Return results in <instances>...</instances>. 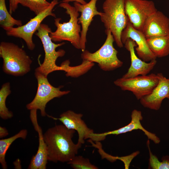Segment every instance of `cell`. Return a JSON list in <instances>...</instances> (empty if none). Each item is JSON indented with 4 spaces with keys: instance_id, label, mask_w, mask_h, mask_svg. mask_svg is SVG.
I'll return each mask as SVG.
<instances>
[{
    "instance_id": "1",
    "label": "cell",
    "mask_w": 169,
    "mask_h": 169,
    "mask_svg": "<svg viewBox=\"0 0 169 169\" xmlns=\"http://www.w3.org/2000/svg\"><path fill=\"white\" fill-rule=\"evenodd\" d=\"M75 131L64 125H56L44 134L48 151V161L57 163L68 162L77 155L81 147L72 141Z\"/></svg>"
},
{
    "instance_id": "2",
    "label": "cell",
    "mask_w": 169,
    "mask_h": 169,
    "mask_svg": "<svg viewBox=\"0 0 169 169\" xmlns=\"http://www.w3.org/2000/svg\"><path fill=\"white\" fill-rule=\"evenodd\" d=\"M103 9L100 16L105 30H110L116 45L123 47L121 34L129 21L125 11L124 0H105Z\"/></svg>"
},
{
    "instance_id": "3",
    "label": "cell",
    "mask_w": 169,
    "mask_h": 169,
    "mask_svg": "<svg viewBox=\"0 0 169 169\" xmlns=\"http://www.w3.org/2000/svg\"><path fill=\"white\" fill-rule=\"evenodd\" d=\"M0 56L3 59V70L7 74L22 76L31 70L32 60L24 50L13 43L1 42Z\"/></svg>"
},
{
    "instance_id": "4",
    "label": "cell",
    "mask_w": 169,
    "mask_h": 169,
    "mask_svg": "<svg viewBox=\"0 0 169 169\" xmlns=\"http://www.w3.org/2000/svg\"><path fill=\"white\" fill-rule=\"evenodd\" d=\"M59 6L66 10L65 13L70 17L69 21L61 23V18L54 19V23L57 27L54 32L49 34L52 40L54 42L67 41L70 42L76 49H81V26L78 23L79 13L76 8L68 3L62 2Z\"/></svg>"
},
{
    "instance_id": "5",
    "label": "cell",
    "mask_w": 169,
    "mask_h": 169,
    "mask_svg": "<svg viewBox=\"0 0 169 169\" xmlns=\"http://www.w3.org/2000/svg\"><path fill=\"white\" fill-rule=\"evenodd\" d=\"M35 34L40 39L44 47L45 56L43 63L35 70L47 77L50 73L56 71L62 70L61 66H58L56 62L59 57H63L65 51L63 49L56 51V49L65 43L56 44L53 42L49 34L52 31L47 24L41 23L38 28Z\"/></svg>"
},
{
    "instance_id": "6",
    "label": "cell",
    "mask_w": 169,
    "mask_h": 169,
    "mask_svg": "<svg viewBox=\"0 0 169 169\" xmlns=\"http://www.w3.org/2000/svg\"><path fill=\"white\" fill-rule=\"evenodd\" d=\"M105 32L107 37L101 48L94 53L85 50L82 52L81 57L83 60L97 63L103 70L110 71L121 67L123 63L117 57L118 51L113 46L115 41L111 31L105 30Z\"/></svg>"
},
{
    "instance_id": "7",
    "label": "cell",
    "mask_w": 169,
    "mask_h": 169,
    "mask_svg": "<svg viewBox=\"0 0 169 169\" xmlns=\"http://www.w3.org/2000/svg\"><path fill=\"white\" fill-rule=\"evenodd\" d=\"M34 74L38 82L37 92L33 100L26 105V107L29 110H39L41 116H45L47 115L45 108L48 102L54 98L66 95L70 91L61 90L62 86L58 87L53 86L47 76L38 71L35 70Z\"/></svg>"
},
{
    "instance_id": "8",
    "label": "cell",
    "mask_w": 169,
    "mask_h": 169,
    "mask_svg": "<svg viewBox=\"0 0 169 169\" xmlns=\"http://www.w3.org/2000/svg\"><path fill=\"white\" fill-rule=\"evenodd\" d=\"M58 3V0H53L50 6L43 12L31 19L26 24L16 28L13 27L6 31L7 35L22 39L25 42L28 49L31 50H33L35 47L32 39L33 34L46 17L50 16L56 18L55 14L52 11Z\"/></svg>"
},
{
    "instance_id": "9",
    "label": "cell",
    "mask_w": 169,
    "mask_h": 169,
    "mask_svg": "<svg viewBox=\"0 0 169 169\" xmlns=\"http://www.w3.org/2000/svg\"><path fill=\"white\" fill-rule=\"evenodd\" d=\"M158 82L157 75L151 73L129 78L121 77L115 81L114 84L122 90L131 91L137 99L140 100L150 94Z\"/></svg>"
},
{
    "instance_id": "10",
    "label": "cell",
    "mask_w": 169,
    "mask_h": 169,
    "mask_svg": "<svg viewBox=\"0 0 169 169\" xmlns=\"http://www.w3.org/2000/svg\"><path fill=\"white\" fill-rule=\"evenodd\" d=\"M125 9L130 22L142 31L147 18L157 10L154 3L147 0H124Z\"/></svg>"
},
{
    "instance_id": "11",
    "label": "cell",
    "mask_w": 169,
    "mask_h": 169,
    "mask_svg": "<svg viewBox=\"0 0 169 169\" xmlns=\"http://www.w3.org/2000/svg\"><path fill=\"white\" fill-rule=\"evenodd\" d=\"M83 115L77 113L71 110H68L61 114L59 118H55L48 115L49 117L61 121L67 128L76 131L78 135L77 144L81 146L84 141L90 139L94 132L93 130L89 128L82 119Z\"/></svg>"
},
{
    "instance_id": "12",
    "label": "cell",
    "mask_w": 169,
    "mask_h": 169,
    "mask_svg": "<svg viewBox=\"0 0 169 169\" xmlns=\"http://www.w3.org/2000/svg\"><path fill=\"white\" fill-rule=\"evenodd\" d=\"M121 38L123 44L128 38L134 41L137 45L135 48L136 54L143 61L147 62L156 59V57L148 47L143 33L135 29L129 21L121 33Z\"/></svg>"
},
{
    "instance_id": "13",
    "label": "cell",
    "mask_w": 169,
    "mask_h": 169,
    "mask_svg": "<svg viewBox=\"0 0 169 169\" xmlns=\"http://www.w3.org/2000/svg\"><path fill=\"white\" fill-rule=\"evenodd\" d=\"M124 44L125 48L130 52L131 65L127 73L122 77L129 78L139 75H147L156 65L157 62L156 59L147 63L138 57L135 53L134 49L136 44L134 41L130 38L126 39Z\"/></svg>"
},
{
    "instance_id": "14",
    "label": "cell",
    "mask_w": 169,
    "mask_h": 169,
    "mask_svg": "<svg viewBox=\"0 0 169 169\" xmlns=\"http://www.w3.org/2000/svg\"><path fill=\"white\" fill-rule=\"evenodd\" d=\"M131 120L127 125L112 131L100 133H94L95 140L99 142L104 140L106 136L109 135H117L125 133L133 130H141L142 131L148 139L153 141L155 144H158L160 142V138L155 134L149 132L145 129L141 125V121L143 119L141 112L136 110H133L131 114Z\"/></svg>"
},
{
    "instance_id": "15",
    "label": "cell",
    "mask_w": 169,
    "mask_h": 169,
    "mask_svg": "<svg viewBox=\"0 0 169 169\" xmlns=\"http://www.w3.org/2000/svg\"><path fill=\"white\" fill-rule=\"evenodd\" d=\"M156 75L158 79L157 85L150 94L140 99L144 107L156 110L160 108L163 100L169 96V78L165 77L161 73Z\"/></svg>"
},
{
    "instance_id": "16",
    "label": "cell",
    "mask_w": 169,
    "mask_h": 169,
    "mask_svg": "<svg viewBox=\"0 0 169 169\" xmlns=\"http://www.w3.org/2000/svg\"><path fill=\"white\" fill-rule=\"evenodd\" d=\"M37 110H30V117L35 130L38 132L39 144L37 153L32 157L28 168L46 169L48 161V151L42 129L38 122Z\"/></svg>"
},
{
    "instance_id": "17",
    "label": "cell",
    "mask_w": 169,
    "mask_h": 169,
    "mask_svg": "<svg viewBox=\"0 0 169 169\" xmlns=\"http://www.w3.org/2000/svg\"><path fill=\"white\" fill-rule=\"evenodd\" d=\"M97 1L91 0L88 3L84 4L77 2L74 3V6L78 12L81 13V15L78 18V23L80 24L82 26L80 32V49L82 52L85 50L87 33L93 17L96 15L100 16L102 13V12L97 10L96 6Z\"/></svg>"
},
{
    "instance_id": "18",
    "label": "cell",
    "mask_w": 169,
    "mask_h": 169,
    "mask_svg": "<svg viewBox=\"0 0 169 169\" xmlns=\"http://www.w3.org/2000/svg\"><path fill=\"white\" fill-rule=\"evenodd\" d=\"M141 32L146 38L169 35V18L157 10L146 20Z\"/></svg>"
},
{
    "instance_id": "19",
    "label": "cell",
    "mask_w": 169,
    "mask_h": 169,
    "mask_svg": "<svg viewBox=\"0 0 169 169\" xmlns=\"http://www.w3.org/2000/svg\"><path fill=\"white\" fill-rule=\"evenodd\" d=\"M148 47L156 57H164L169 54V35L146 38Z\"/></svg>"
},
{
    "instance_id": "20",
    "label": "cell",
    "mask_w": 169,
    "mask_h": 169,
    "mask_svg": "<svg viewBox=\"0 0 169 169\" xmlns=\"http://www.w3.org/2000/svg\"><path fill=\"white\" fill-rule=\"evenodd\" d=\"M27 134V130L23 129L15 135L8 138L0 140V163L3 169H6L8 168L5 160V156L7 150L11 144L18 138L25 139Z\"/></svg>"
},
{
    "instance_id": "21",
    "label": "cell",
    "mask_w": 169,
    "mask_h": 169,
    "mask_svg": "<svg viewBox=\"0 0 169 169\" xmlns=\"http://www.w3.org/2000/svg\"><path fill=\"white\" fill-rule=\"evenodd\" d=\"M8 11L5 4V0H0V25L6 31L13 27L14 25H22L21 20L13 18Z\"/></svg>"
},
{
    "instance_id": "22",
    "label": "cell",
    "mask_w": 169,
    "mask_h": 169,
    "mask_svg": "<svg viewBox=\"0 0 169 169\" xmlns=\"http://www.w3.org/2000/svg\"><path fill=\"white\" fill-rule=\"evenodd\" d=\"M11 93L10 83L3 84L0 90V116L3 120L10 119L13 116V112L9 110L6 104L7 98Z\"/></svg>"
},
{
    "instance_id": "23",
    "label": "cell",
    "mask_w": 169,
    "mask_h": 169,
    "mask_svg": "<svg viewBox=\"0 0 169 169\" xmlns=\"http://www.w3.org/2000/svg\"><path fill=\"white\" fill-rule=\"evenodd\" d=\"M19 4L29 8L37 15L46 10L51 3L46 0H19Z\"/></svg>"
},
{
    "instance_id": "24",
    "label": "cell",
    "mask_w": 169,
    "mask_h": 169,
    "mask_svg": "<svg viewBox=\"0 0 169 169\" xmlns=\"http://www.w3.org/2000/svg\"><path fill=\"white\" fill-rule=\"evenodd\" d=\"M74 169H98L99 168L92 164L89 159L81 156L76 155L71 161L67 162Z\"/></svg>"
},
{
    "instance_id": "25",
    "label": "cell",
    "mask_w": 169,
    "mask_h": 169,
    "mask_svg": "<svg viewBox=\"0 0 169 169\" xmlns=\"http://www.w3.org/2000/svg\"><path fill=\"white\" fill-rule=\"evenodd\" d=\"M149 152V164L153 169H169V160L165 159L162 161H160L157 157L151 152L148 145Z\"/></svg>"
},
{
    "instance_id": "26",
    "label": "cell",
    "mask_w": 169,
    "mask_h": 169,
    "mask_svg": "<svg viewBox=\"0 0 169 169\" xmlns=\"http://www.w3.org/2000/svg\"><path fill=\"white\" fill-rule=\"evenodd\" d=\"M9 12L11 14L17 9L19 4V0H10Z\"/></svg>"
},
{
    "instance_id": "27",
    "label": "cell",
    "mask_w": 169,
    "mask_h": 169,
    "mask_svg": "<svg viewBox=\"0 0 169 169\" xmlns=\"http://www.w3.org/2000/svg\"><path fill=\"white\" fill-rule=\"evenodd\" d=\"M8 134V131L6 128L0 126V138H1L7 136Z\"/></svg>"
},
{
    "instance_id": "28",
    "label": "cell",
    "mask_w": 169,
    "mask_h": 169,
    "mask_svg": "<svg viewBox=\"0 0 169 169\" xmlns=\"http://www.w3.org/2000/svg\"><path fill=\"white\" fill-rule=\"evenodd\" d=\"M77 2L82 4H84L87 3L84 0H63L62 2L68 3L70 2Z\"/></svg>"
},
{
    "instance_id": "29",
    "label": "cell",
    "mask_w": 169,
    "mask_h": 169,
    "mask_svg": "<svg viewBox=\"0 0 169 169\" xmlns=\"http://www.w3.org/2000/svg\"><path fill=\"white\" fill-rule=\"evenodd\" d=\"M168 99H169V96H168V97L167 98Z\"/></svg>"
},
{
    "instance_id": "30",
    "label": "cell",
    "mask_w": 169,
    "mask_h": 169,
    "mask_svg": "<svg viewBox=\"0 0 169 169\" xmlns=\"http://www.w3.org/2000/svg\"></svg>"
}]
</instances>
